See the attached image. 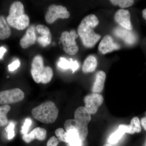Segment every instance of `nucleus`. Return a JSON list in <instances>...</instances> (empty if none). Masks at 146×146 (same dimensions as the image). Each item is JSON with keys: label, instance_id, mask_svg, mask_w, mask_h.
<instances>
[{"label": "nucleus", "instance_id": "f257e3e1", "mask_svg": "<svg viewBox=\"0 0 146 146\" xmlns=\"http://www.w3.org/2000/svg\"><path fill=\"white\" fill-rule=\"evenodd\" d=\"M99 21L94 14H89L82 19L78 28V35L85 47H93L100 39L101 36L94 31Z\"/></svg>", "mask_w": 146, "mask_h": 146}, {"label": "nucleus", "instance_id": "f03ea898", "mask_svg": "<svg viewBox=\"0 0 146 146\" xmlns=\"http://www.w3.org/2000/svg\"><path fill=\"white\" fill-rule=\"evenodd\" d=\"M6 21L10 26L18 30H23L29 26V18L25 14L23 5L21 2L11 4Z\"/></svg>", "mask_w": 146, "mask_h": 146}, {"label": "nucleus", "instance_id": "7ed1b4c3", "mask_svg": "<svg viewBox=\"0 0 146 146\" xmlns=\"http://www.w3.org/2000/svg\"><path fill=\"white\" fill-rule=\"evenodd\" d=\"M33 116L37 121L46 124L54 122L58 117V109L54 102L48 101L33 108Z\"/></svg>", "mask_w": 146, "mask_h": 146}, {"label": "nucleus", "instance_id": "20e7f679", "mask_svg": "<svg viewBox=\"0 0 146 146\" xmlns=\"http://www.w3.org/2000/svg\"><path fill=\"white\" fill-rule=\"evenodd\" d=\"M31 74L33 80L36 83L46 84L51 80L53 72L50 67H44L43 58L38 55L35 56L32 61Z\"/></svg>", "mask_w": 146, "mask_h": 146}, {"label": "nucleus", "instance_id": "39448f33", "mask_svg": "<svg viewBox=\"0 0 146 146\" xmlns=\"http://www.w3.org/2000/svg\"><path fill=\"white\" fill-rule=\"evenodd\" d=\"M78 36V35L74 30L70 31V32L64 31L62 33L60 39L65 53L71 55H74L78 52V47L76 42V39Z\"/></svg>", "mask_w": 146, "mask_h": 146}, {"label": "nucleus", "instance_id": "423d86ee", "mask_svg": "<svg viewBox=\"0 0 146 146\" xmlns=\"http://www.w3.org/2000/svg\"><path fill=\"white\" fill-rule=\"evenodd\" d=\"M70 14L67 9L62 5H51L48 8L45 20L48 23L52 24L58 18L67 19L70 17Z\"/></svg>", "mask_w": 146, "mask_h": 146}, {"label": "nucleus", "instance_id": "0eeeda50", "mask_svg": "<svg viewBox=\"0 0 146 146\" xmlns=\"http://www.w3.org/2000/svg\"><path fill=\"white\" fill-rule=\"evenodd\" d=\"M24 98L23 91L18 88L0 91V104L15 103L22 101Z\"/></svg>", "mask_w": 146, "mask_h": 146}, {"label": "nucleus", "instance_id": "6e6552de", "mask_svg": "<svg viewBox=\"0 0 146 146\" xmlns=\"http://www.w3.org/2000/svg\"><path fill=\"white\" fill-rule=\"evenodd\" d=\"M64 128L66 131L72 129L76 131L83 142L88 135V125L80 120L74 119L66 120L64 123Z\"/></svg>", "mask_w": 146, "mask_h": 146}, {"label": "nucleus", "instance_id": "1a4fd4ad", "mask_svg": "<svg viewBox=\"0 0 146 146\" xmlns=\"http://www.w3.org/2000/svg\"><path fill=\"white\" fill-rule=\"evenodd\" d=\"M85 107L91 114H95L102 104L104 98L102 95L97 93L87 95L84 98Z\"/></svg>", "mask_w": 146, "mask_h": 146}, {"label": "nucleus", "instance_id": "9d476101", "mask_svg": "<svg viewBox=\"0 0 146 146\" xmlns=\"http://www.w3.org/2000/svg\"><path fill=\"white\" fill-rule=\"evenodd\" d=\"M130 18L129 11L124 9H119L115 15V20L117 23L123 27L131 31L133 27L131 22Z\"/></svg>", "mask_w": 146, "mask_h": 146}, {"label": "nucleus", "instance_id": "9b49d317", "mask_svg": "<svg viewBox=\"0 0 146 146\" xmlns=\"http://www.w3.org/2000/svg\"><path fill=\"white\" fill-rule=\"evenodd\" d=\"M36 31L41 36L36 37V41L42 47H46L50 44L52 41V35L50 30L46 26L37 25L35 27Z\"/></svg>", "mask_w": 146, "mask_h": 146}, {"label": "nucleus", "instance_id": "f8f14e48", "mask_svg": "<svg viewBox=\"0 0 146 146\" xmlns=\"http://www.w3.org/2000/svg\"><path fill=\"white\" fill-rule=\"evenodd\" d=\"M120 46L113 41L112 36L106 35L102 39L99 45L98 50L103 54L111 52L120 49Z\"/></svg>", "mask_w": 146, "mask_h": 146}, {"label": "nucleus", "instance_id": "ddd939ff", "mask_svg": "<svg viewBox=\"0 0 146 146\" xmlns=\"http://www.w3.org/2000/svg\"><path fill=\"white\" fill-rule=\"evenodd\" d=\"M47 131L43 128L37 127L34 129L29 134H25L23 136V140L27 143H31L35 139L39 141H44L46 137Z\"/></svg>", "mask_w": 146, "mask_h": 146}, {"label": "nucleus", "instance_id": "4468645a", "mask_svg": "<svg viewBox=\"0 0 146 146\" xmlns=\"http://www.w3.org/2000/svg\"><path fill=\"white\" fill-rule=\"evenodd\" d=\"M114 33L116 36L122 39L128 44H133L136 42V36L133 33L123 27L115 28Z\"/></svg>", "mask_w": 146, "mask_h": 146}, {"label": "nucleus", "instance_id": "2eb2a0df", "mask_svg": "<svg viewBox=\"0 0 146 146\" xmlns=\"http://www.w3.org/2000/svg\"><path fill=\"white\" fill-rule=\"evenodd\" d=\"M36 40L35 28L33 26L30 27L27 30L25 34L21 38L20 44L23 48L27 49L34 44Z\"/></svg>", "mask_w": 146, "mask_h": 146}, {"label": "nucleus", "instance_id": "dca6fc26", "mask_svg": "<svg viewBox=\"0 0 146 146\" xmlns=\"http://www.w3.org/2000/svg\"><path fill=\"white\" fill-rule=\"evenodd\" d=\"M106 75L104 71H100L96 75V80L92 88L94 93H99L103 90Z\"/></svg>", "mask_w": 146, "mask_h": 146}, {"label": "nucleus", "instance_id": "f3484780", "mask_svg": "<svg viewBox=\"0 0 146 146\" xmlns=\"http://www.w3.org/2000/svg\"><path fill=\"white\" fill-rule=\"evenodd\" d=\"M91 119V114L85 107L78 108L74 112V119L80 120L86 124L88 125Z\"/></svg>", "mask_w": 146, "mask_h": 146}, {"label": "nucleus", "instance_id": "a211bd4d", "mask_svg": "<svg viewBox=\"0 0 146 146\" xmlns=\"http://www.w3.org/2000/svg\"><path fill=\"white\" fill-rule=\"evenodd\" d=\"M58 65L59 68L64 70L71 69L72 70L73 73H74L79 67L78 63L77 60L73 61L72 58H70V60H68L63 57L60 58Z\"/></svg>", "mask_w": 146, "mask_h": 146}, {"label": "nucleus", "instance_id": "6ab92c4d", "mask_svg": "<svg viewBox=\"0 0 146 146\" xmlns=\"http://www.w3.org/2000/svg\"><path fill=\"white\" fill-rule=\"evenodd\" d=\"M11 34V30L4 17L0 16V40L8 39Z\"/></svg>", "mask_w": 146, "mask_h": 146}, {"label": "nucleus", "instance_id": "aec40b11", "mask_svg": "<svg viewBox=\"0 0 146 146\" xmlns=\"http://www.w3.org/2000/svg\"><path fill=\"white\" fill-rule=\"evenodd\" d=\"M68 133V143L70 146H81L82 142L76 131L74 129H70L66 131Z\"/></svg>", "mask_w": 146, "mask_h": 146}, {"label": "nucleus", "instance_id": "412c9836", "mask_svg": "<svg viewBox=\"0 0 146 146\" xmlns=\"http://www.w3.org/2000/svg\"><path fill=\"white\" fill-rule=\"evenodd\" d=\"M98 65L96 57L89 56L86 58L82 65V71L84 73L93 72L96 70Z\"/></svg>", "mask_w": 146, "mask_h": 146}, {"label": "nucleus", "instance_id": "4be33fe9", "mask_svg": "<svg viewBox=\"0 0 146 146\" xmlns=\"http://www.w3.org/2000/svg\"><path fill=\"white\" fill-rule=\"evenodd\" d=\"M10 110L11 107L9 105H3L0 106V126H5L8 123L7 115Z\"/></svg>", "mask_w": 146, "mask_h": 146}, {"label": "nucleus", "instance_id": "5701e85b", "mask_svg": "<svg viewBox=\"0 0 146 146\" xmlns=\"http://www.w3.org/2000/svg\"><path fill=\"white\" fill-rule=\"evenodd\" d=\"M125 132L123 129L119 126L118 129L112 133L108 138V142L110 144H115L117 143L121 138Z\"/></svg>", "mask_w": 146, "mask_h": 146}, {"label": "nucleus", "instance_id": "b1692460", "mask_svg": "<svg viewBox=\"0 0 146 146\" xmlns=\"http://www.w3.org/2000/svg\"><path fill=\"white\" fill-rule=\"evenodd\" d=\"M114 5H119L122 8L131 6L134 3L133 0H111L110 1Z\"/></svg>", "mask_w": 146, "mask_h": 146}, {"label": "nucleus", "instance_id": "393cba45", "mask_svg": "<svg viewBox=\"0 0 146 146\" xmlns=\"http://www.w3.org/2000/svg\"><path fill=\"white\" fill-rule=\"evenodd\" d=\"M55 133L59 141L68 143V140H67L68 133L63 129L62 128L57 129L55 131Z\"/></svg>", "mask_w": 146, "mask_h": 146}, {"label": "nucleus", "instance_id": "a878e982", "mask_svg": "<svg viewBox=\"0 0 146 146\" xmlns=\"http://www.w3.org/2000/svg\"><path fill=\"white\" fill-rule=\"evenodd\" d=\"M129 125L135 133H140L141 131L140 120L137 117L133 118L131 121Z\"/></svg>", "mask_w": 146, "mask_h": 146}, {"label": "nucleus", "instance_id": "bb28decb", "mask_svg": "<svg viewBox=\"0 0 146 146\" xmlns=\"http://www.w3.org/2000/svg\"><path fill=\"white\" fill-rule=\"evenodd\" d=\"M15 125L12 122L9 123L8 125L5 128V129L8 133V138L9 140H11L15 136V131H14Z\"/></svg>", "mask_w": 146, "mask_h": 146}, {"label": "nucleus", "instance_id": "cd10ccee", "mask_svg": "<svg viewBox=\"0 0 146 146\" xmlns=\"http://www.w3.org/2000/svg\"><path fill=\"white\" fill-rule=\"evenodd\" d=\"M32 123V121L30 118H28L26 119L21 129V133L22 134L25 135L27 133Z\"/></svg>", "mask_w": 146, "mask_h": 146}, {"label": "nucleus", "instance_id": "c85d7f7f", "mask_svg": "<svg viewBox=\"0 0 146 146\" xmlns=\"http://www.w3.org/2000/svg\"><path fill=\"white\" fill-rule=\"evenodd\" d=\"M21 63L18 60H15L13 63L8 65L9 70L10 71H14L20 67Z\"/></svg>", "mask_w": 146, "mask_h": 146}, {"label": "nucleus", "instance_id": "c756f323", "mask_svg": "<svg viewBox=\"0 0 146 146\" xmlns=\"http://www.w3.org/2000/svg\"><path fill=\"white\" fill-rule=\"evenodd\" d=\"M59 144L58 139L53 136L51 137L47 142V146H57Z\"/></svg>", "mask_w": 146, "mask_h": 146}, {"label": "nucleus", "instance_id": "7c9ffc66", "mask_svg": "<svg viewBox=\"0 0 146 146\" xmlns=\"http://www.w3.org/2000/svg\"><path fill=\"white\" fill-rule=\"evenodd\" d=\"M7 50L5 48L3 47H1L0 48V59L2 58L5 53L6 52Z\"/></svg>", "mask_w": 146, "mask_h": 146}, {"label": "nucleus", "instance_id": "2f4dec72", "mask_svg": "<svg viewBox=\"0 0 146 146\" xmlns=\"http://www.w3.org/2000/svg\"><path fill=\"white\" fill-rule=\"evenodd\" d=\"M141 123L142 126L144 128V129L146 130V116L141 119Z\"/></svg>", "mask_w": 146, "mask_h": 146}, {"label": "nucleus", "instance_id": "473e14b6", "mask_svg": "<svg viewBox=\"0 0 146 146\" xmlns=\"http://www.w3.org/2000/svg\"><path fill=\"white\" fill-rule=\"evenodd\" d=\"M142 13H143V16L144 19L146 21V8L145 9L143 10L142 11Z\"/></svg>", "mask_w": 146, "mask_h": 146}, {"label": "nucleus", "instance_id": "72a5a7b5", "mask_svg": "<svg viewBox=\"0 0 146 146\" xmlns=\"http://www.w3.org/2000/svg\"><path fill=\"white\" fill-rule=\"evenodd\" d=\"M103 146H112L110 144H105Z\"/></svg>", "mask_w": 146, "mask_h": 146}]
</instances>
